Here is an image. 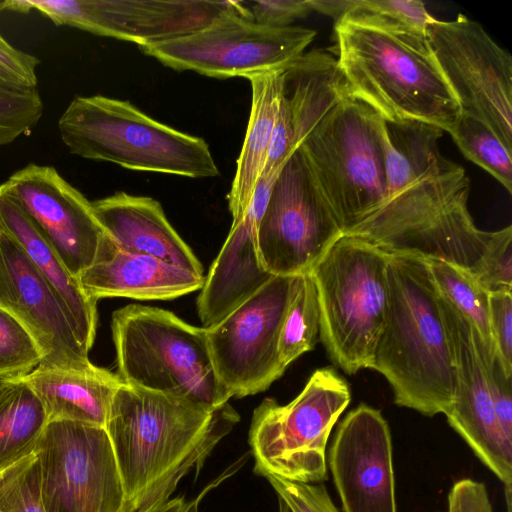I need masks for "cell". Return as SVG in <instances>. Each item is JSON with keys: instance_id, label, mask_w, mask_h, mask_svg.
I'll use <instances>...</instances> for the list:
<instances>
[{"instance_id": "obj_14", "label": "cell", "mask_w": 512, "mask_h": 512, "mask_svg": "<svg viewBox=\"0 0 512 512\" xmlns=\"http://www.w3.org/2000/svg\"><path fill=\"white\" fill-rule=\"evenodd\" d=\"M342 235L296 149L274 182L258 226L262 267L271 276L309 273Z\"/></svg>"}, {"instance_id": "obj_30", "label": "cell", "mask_w": 512, "mask_h": 512, "mask_svg": "<svg viewBox=\"0 0 512 512\" xmlns=\"http://www.w3.org/2000/svg\"><path fill=\"white\" fill-rule=\"evenodd\" d=\"M320 334V307L310 272L296 276L279 337V356L285 368L312 350Z\"/></svg>"}, {"instance_id": "obj_22", "label": "cell", "mask_w": 512, "mask_h": 512, "mask_svg": "<svg viewBox=\"0 0 512 512\" xmlns=\"http://www.w3.org/2000/svg\"><path fill=\"white\" fill-rule=\"evenodd\" d=\"M91 205L99 223L120 249L204 275L202 264L169 223L157 200L120 191Z\"/></svg>"}, {"instance_id": "obj_41", "label": "cell", "mask_w": 512, "mask_h": 512, "mask_svg": "<svg viewBox=\"0 0 512 512\" xmlns=\"http://www.w3.org/2000/svg\"><path fill=\"white\" fill-rule=\"evenodd\" d=\"M447 512H493L485 485L468 478L455 482L448 493ZM507 512H511L510 503Z\"/></svg>"}, {"instance_id": "obj_5", "label": "cell", "mask_w": 512, "mask_h": 512, "mask_svg": "<svg viewBox=\"0 0 512 512\" xmlns=\"http://www.w3.org/2000/svg\"><path fill=\"white\" fill-rule=\"evenodd\" d=\"M118 376L123 383L217 410L231 398L219 381L206 329L170 311L139 304L112 315Z\"/></svg>"}, {"instance_id": "obj_44", "label": "cell", "mask_w": 512, "mask_h": 512, "mask_svg": "<svg viewBox=\"0 0 512 512\" xmlns=\"http://www.w3.org/2000/svg\"><path fill=\"white\" fill-rule=\"evenodd\" d=\"M6 381H9V380H5V379H3L2 377H0V385H2L3 383H5Z\"/></svg>"}, {"instance_id": "obj_33", "label": "cell", "mask_w": 512, "mask_h": 512, "mask_svg": "<svg viewBox=\"0 0 512 512\" xmlns=\"http://www.w3.org/2000/svg\"><path fill=\"white\" fill-rule=\"evenodd\" d=\"M42 360L40 349L28 330L0 307V377L22 379Z\"/></svg>"}, {"instance_id": "obj_7", "label": "cell", "mask_w": 512, "mask_h": 512, "mask_svg": "<svg viewBox=\"0 0 512 512\" xmlns=\"http://www.w3.org/2000/svg\"><path fill=\"white\" fill-rule=\"evenodd\" d=\"M382 121L370 107L347 97L297 148L343 234L385 198Z\"/></svg>"}, {"instance_id": "obj_27", "label": "cell", "mask_w": 512, "mask_h": 512, "mask_svg": "<svg viewBox=\"0 0 512 512\" xmlns=\"http://www.w3.org/2000/svg\"><path fill=\"white\" fill-rule=\"evenodd\" d=\"M281 71L247 77L252 90L250 116L227 195L233 219L246 211L265 166L281 96Z\"/></svg>"}, {"instance_id": "obj_10", "label": "cell", "mask_w": 512, "mask_h": 512, "mask_svg": "<svg viewBox=\"0 0 512 512\" xmlns=\"http://www.w3.org/2000/svg\"><path fill=\"white\" fill-rule=\"evenodd\" d=\"M316 31L301 27H268L253 21L244 3L209 26L140 49L163 65L216 77H249L280 70L305 52Z\"/></svg>"}, {"instance_id": "obj_35", "label": "cell", "mask_w": 512, "mask_h": 512, "mask_svg": "<svg viewBox=\"0 0 512 512\" xmlns=\"http://www.w3.org/2000/svg\"><path fill=\"white\" fill-rule=\"evenodd\" d=\"M43 109L38 89H0V147L30 135L42 118Z\"/></svg>"}, {"instance_id": "obj_4", "label": "cell", "mask_w": 512, "mask_h": 512, "mask_svg": "<svg viewBox=\"0 0 512 512\" xmlns=\"http://www.w3.org/2000/svg\"><path fill=\"white\" fill-rule=\"evenodd\" d=\"M58 129L69 151L82 158L190 178L219 174L204 139L151 118L129 101L77 96L59 118Z\"/></svg>"}, {"instance_id": "obj_25", "label": "cell", "mask_w": 512, "mask_h": 512, "mask_svg": "<svg viewBox=\"0 0 512 512\" xmlns=\"http://www.w3.org/2000/svg\"><path fill=\"white\" fill-rule=\"evenodd\" d=\"M22 379L42 403L48 422L66 420L103 428L123 383L118 375L94 364L84 369L38 366Z\"/></svg>"}, {"instance_id": "obj_19", "label": "cell", "mask_w": 512, "mask_h": 512, "mask_svg": "<svg viewBox=\"0 0 512 512\" xmlns=\"http://www.w3.org/2000/svg\"><path fill=\"white\" fill-rule=\"evenodd\" d=\"M439 295L453 346L457 379L454 400L444 414L477 458L505 488H512V442L504 437L499 426L471 324Z\"/></svg>"}, {"instance_id": "obj_8", "label": "cell", "mask_w": 512, "mask_h": 512, "mask_svg": "<svg viewBox=\"0 0 512 512\" xmlns=\"http://www.w3.org/2000/svg\"><path fill=\"white\" fill-rule=\"evenodd\" d=\"M443 130L419 121H382L385 198L346 235L371 245L420 222L453 202L469 197L464 168L446 159L438 141Z\"/></svg>"}, {"instance_id": "obj_12", "label": "cell", "mask_w": 512, "mask_h": 512, "mask_svg": "<svg viewBox=\"0 0 512 512\" xmlns=\"http://www.w3.org/2000/svg\"><path fill=\"white\" fill-rule=\"evenodd\" d=\"M434 57L461 114L491 129L512 150V57L478 22L459 14L427 29Z\"/></svg>"}, {"instance_id": "obj_40", "label": "cell", "mask_w": 512, "mask_h": 512, "mask_svg": "<svg viewBox=\"0 0 512 512\" xmlns=\"http://www.w3.org/2000/svg\"><path fill=\"white\" fill-rule=\"evenodd\" d=\"M249 11L253 21L268 27H288L313 10L309 0H266L252 1Z\"/></svg>"}, {"instance_id": "obj_6", "label": "cell", "mask_w": 512, "mask_h": 512, "mask_svg": "<svg viewBox=\"0 0 512 512\" xmlns=\"http://www.w3.org/2000/svg\"><path fill=\"white\" fill-rule=\"evenodd\" d=\"M389 254L343 234L310 271L320 307V339L347 374L373 366L386 320Z\"/></svg>"}, {"instance_id": "obj_31", "label": "cell", "mask_w": 512, "mask_h": 512, "mask_svg": "<svg viewBox=\"0 0 512 512\" xmlns=\"http://www.w3.org/2000/svg\"><path fill=\"white\" fill-rule=\"evenodd\" d=\"M426 262L441 296L470 322L487 347L495 348L489 320V292L472 275L454 265L439 260Z\"/></svg>"}, {"instance_id": "obj_29", "label": "cell", "mask_w": 512, "mask_h": 512, "mask_svg": "<svg viewBox=\"0 0 512 512\" xmlns=\"http://www.w3.org/2000/svg\"><path fill=\"white\" fill-rule=\"evenodd\" d=\"M313 11L335 23L345 22L382 30L426 35L436 19L419 0H309Z\"/></svg>"}, {"instance_id": "obj_26", "label": "cell", "mask_w": 512, "mask_h": 512, "mask_svg": "<svg viewBox=\"0 0 512 512\" xmlns=\"http://www.w3.org/2000/svg\"><path fill=\"white\" fill-rule=\"evenodd\" d=\"M297 148L349 96L337 59L324 50L304 52L281 71Z\"/></svg>"}, {"instance_id": "obj_18", "label": "cell", "mask_w": 512, "mask_h": 512, "mask_svg": "<svg viewBox=\"0 0 512 512\" xmlns=\"http://www.w3.org/2000/svg\"><path fill=\"white\" fill-rule=\"evenodd\" d=\"M328 464L344 512H397L391 434L379 410L361 404L346 415Z\"/></svg>"}, {"instance_id": "obj_3", "label": "cell", "mask_w": 512, "mask_h": 512, "mask_svg": "<svg viewBox=\"0 0 512 512\" xmlns=\"http://www.w3.org/2000/svg\"><path fill=\"white\" fill-rule=\"evenodd\" d=\"M337 63L349 96L386 122L419 121L449 133L461 114L427 35L338 22Z\"/></svg>"}, {"instance_id": "obj_36", "label": "cell", "mask_w": 512, "mask_h": 512, "mask_svg": "<svg viewBox=\"0 0 512 512\" xmlns=\"http://www.w3.org/2000/svg\"><path fill=\"white\" fill-rule=\"evenodd\" d=\"M472 327L474 343L481 355L487 373L494 411L504 437L512 442V385L496 348L487 347L477 330Z\"/></svg>"}, {"instance_id": "obj_21", "label": "cell", "mask_w": 512, "mask_h": 512, "mask_svg": "<svg viewBox=\"0 0 512 512\" xmlns=\"http://www.w3.org/2000/svg\"><path fill=\"white\" fill-rule=\"evenodd\" d=\"M467 202L468 197H463L373 246L388 254L447 262L466 271L478 282L494 253L512 240V226L498 231L479 229L473 222Z\"/></svg>"}, {"instance_id": "obj_23", "label": "cell", "mask_w": 512, "mask_h": 512, "mask_svg": "<svg viewBox=\"0 0 512 512\" xmlns=\"http://www.w3.org/2000/svg\"><path fill=\"white\" fill-rule=\"evenodd\" d=\"M78 281L95 301L105 297L170 300L201 290L205 276L114 244L109 255L86 269Z\"/></svg>"}, {"instance_id": "obj_28", "label": "cell", "mask_w": 512, "mask_h": 512, "mask_svg": "<svg viewBox=\"0 0 512 512\" xmlns=\"http://www.w3.org/2000/svg\"><path fill=\"white\" fill-rule=\"evenodd\" d=\"M48 418L23 379L0 385V474L34 453Z\"/></svg>"}, {"instance_id": "obj_11", "label": "cell", "mask_w": 512, "mask_h": 512, "mask_svg": "<svg viewBox=\"0 0 512 512\" xmlns=\"http://www.w3.org/2000/svg\"><path fill=\"white\" fill-rule=\"evenodd\" d=\"M45 512H124V491L105 428L49 421L35 451Z\"/></svg>"}, {"instance_id": "obj_20", "label": "cell", "mask_w": 512, "mask_h": 512, "mask_svg": "<svg viewBox=\"0 0 512 512\" xmlns=\"http://www.w3.org/2000/svg\"><path fill=\"white\" fill-rule=\"evenodd\" d=\"M278 174L259 178L249 206L233 219L228 237L205 276L197 299L198 316L205 329L217 324L273 277L259 260L257 231Z\"/></svg>"}, {"instance_id": "obj_43", "label": "cell", "mask_w": 512, "mask_h": 512, "mask_svg": "<svg viewBox=\"0 0 512 512\" xmlns=\"http://www.w3.org/2000/svg\"><path fill=\"white\" fill-rule=\"evenodd\" d=\"M279 512H290L286 505L279 499Z\"/></svg>"}, {"instance_id": "obj_2", "label": "cell", "mask_w": 512, "mask_h": 512, "mask_svg": "<svg viewBox=\"0 0 512 512\" xmlns=\"http://www.w3.org/2000/svg\"><path fill=\"white\" fill-rule=\"evenodd\" d=\"M387 275L388 310L372 369L389 382L398 406L430 417L444 414L454 400L456 366L428 264L389 254Z\"/></svg>"}, {"instance_id": "obj_17", "label": "cell", "mask_w": 512, "mask_h": 512, "mask_svg": "<svg viewBox=\"0 0 512 512\" xmlns=\"http://www.w3.org/2000/svg\"><path fill=\"white\" fill-rule=\"evenodd\" d=\"M0 307L37 343L39 366L84 369L93 364L52 287L19 244L0 229Z\"/></svg>"}, {"instance_id": "obj_1", "label": "cell", "mask_w": 512, "mask_h": 512, "mask_svg": "<svg viewBox=\"0 0 512 512\" xmlns=\"http://www.w3.org/2000/svg\"><path fill=\"white\" fill-rule=\"evenodd\" d=\"M238 420L229 403L210 410L182 397L122 383L105 430L123 486L124 512H149L170 499L180 480Z\"/></svg>"}, {"instance_id": "obj_39", "label": "cell", "mask_w": 512, "mask_h": 512, "mask_svg": "<svg viewBox=\"0 0 512 512\" xmlns=\"http://www.w3.org/2000/svg\"><path fill=\"white\" fill-rule=\"evenodd\" d=\"M489 320L496 351L512 376V293H489Z\"/></svg>"}, {"instance_id": "obj_38", "label": "cell", "mask_w": 512, "mask_h": 512, "mask_svg": "<svg viewBox=\"0 0 512 512\" xmlns=\"http://www.w3.org/2000/svg\"><path fill=\"white\" fill-rule=\"evenodd\" d=\"M290 512H339L322 483L289 481L265 476Z\"/></svg>"}, {"instance_id": "obj_9", "label": "cell", "mask_w": 512, "mask_h": 512, "mask_svg": "<svg viewBox=\"0 0 512 512\" xmlns=\"http://www.w3.org/2000/svg\"><path fill=\"white\" fill-rule=\"evenodd\" d=\"M350 399L348 383L331 367L314 371L286 405L264 399L249 430L254 471L303 483L325 481L328 438Z\"/></svg>"}, {"instance_id": "obj_24", "label": "cell", "mask_w": 512, "mask_h": 512, "mask_svg": "<svg viewBox=\"0 0 512 512\" xmlns=\"http://www.w3.org/2000/svg\"><path fill=\"white\" fill-rule=\"evenodd\" d=\"M0 229L7 232L44 276L71 319L84 348L93 346L97 326V301L82 289L51 244L18 201L0 185Z\"/></svg>"}, {"instance_id": "obj_16", "label": "cell", "mask_w": 512, "mask_h": 512, "mask_svg": "<svg viewBox=\"0 0 512 512\" xmlns=\"http://www.w3.org/2000/svg\"><path fill=\"white\" fill-rule=\"evenodd\" d=\"M3 184L77 279L114 247L91 202L54 167L30 163Z\"/></svg>"}, {"instance_id": "obj_34", "label": "cell", "mask_w": 512, "mask_h": 512, "mask_svg": "<svg viewBox=\"0 0 512 512\" xmlns=\"http://www.w3.org/2000/svg\"><path fill=\"white\" fill-rule=\"evenodd\" d=\"M0 512H45L35 453L0 474Z\"/></svg>"}, {"instance_id": "obj_32", "label": "cell", "mask_w": 512, "mask_h": 512, "mask_svg": "<svg viewBox=\"0 0 512 512\" xmlns=\"http://www.w3.org/2000/svg\"><path fill=\"white\" fill-rule=\"evenodd\" d=\"M462 154L512 193V150L482 122L460 114L449 131Z\"/></svg>"}, {"instance_id": "obj_13", "label": "cell", "mask_w": 512, "mask_h": 512, "mask_svg": "<svg viewBox=\"0 0 512 512\" xmlns=\"http://www.w3.org/2000/svg\"><path fill=\"white\" fill-rule=\"evenodd\" d=\"M295 277L273 276L206 329L216 375L230 397L263 392L285 371L279 337Z\"/></svg>"}, {"instance_id": "obj_37", "label": "cell", "mask_w": 512, "mask_h": 512, "mask_svg": "<svg viewBox=\"0 0 512 512\" xmlns=\"http://www.w3.org/2000/svg\"><path fill=\"white\" fill-rule=\"evenodd\" d=\"M5 10H11L10 0L0 1V13ZM39 63L37 57L15 48L0 34V89H38L36 69Z\"/></svg>"}, {"instance_id": "obj_42", "label": "cell", "mask_w": 512, "mask_h": 512, "mask_svg": "<svg viewBox=\"0 0 512 512\" xmlns=\"http://www.w3.org/2000/svg\"><path fill=\"white\" fill-rule=\"evenodd\" d=\"M201 496L187 500L185 497L168 499L166 502L154 507L149 512H198Z\"/></svg>"}, {"instance_id": "obj_15", "label": "cell", "mask_w": 512, "mask_h": 512, "mask_svg": "<svg viewBox=\"0 0 512 512\" xmlns=\"http://www.w3.org/2000/svg\"><path fill=\"white\" fill-rule=\"evenodd\" d=\"M239 1L18 0V11L34 9L57 26L140 46L181 37L241 10Z\"/></svg>"}]
</instances>
